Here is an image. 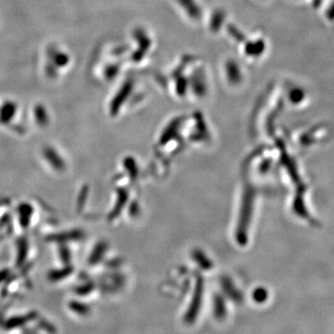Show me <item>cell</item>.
Returning <instances> with one entry per match:
<instances>
[{"label":"cell","instance_id":"5","mask_svg":"<svg viewBox=\"0 0 334 334\" xmlns=\"http://www.w3.org/2000/svg\"><path fill=\"white\" fill-rule=\"evenodd\" d=\"M26 251H27V244L22 242L20 244V250H19V256H18V260L19 262H23L25 256H26Z\"/></svg>","mask_w":334,"mask_h":334},{"label":"cell","instance_id":"3","mask_svg":"<svg viewBox=\"0 0 334 334\" xmlns=\"http://www.w3.org/2000/svg\"><path fill=\"white\" fill-rule=\"evenodd\" d=\"M33 212V209L30 205L27 204H23L19 207V214H20V220L21 224L23 227H27L31 219V214Z\"/></svg>","mask_w":334,"mask_h":334},{"label":"cell","instance_id":"2","mask_svg":"<svg viewBox=\"0 0 334 334\" xmlns=\"http://www.w3.org/2000/svg\"><path fill=\"white\" fill-rule=\"evenodd\" d=\"M82 237V231L79 230H75V231H68L64 232L61 234H56V235L51 236L50 240L51 241H56V242H68V241H74V240H79Z\"/></svg>","mask_w":334,"mask_h":334},{"label":"cell","instance_id":"6","mask_svg":"<svg viewBox=\"0 0 334 334\" xmlns=\"http://www.w3.org/2000/svg\"><path fill=\"white\" fill-rule=\"evenodd\" d=\"M61 252H63V255H64V256H62V257H61L62 260H63L64 262H68L69 259H70V253H69L68 249H66V248H63V249L61 250Z\"/></svg>","mask_w":334,"mask_h":334},{"label":"cell","instance_id":"1","mask_svg":"<svg viewBox=\"0 0 334 334\" xmlns=\"http://www.w3.org/2000/svg\"><path fill=\"white\" fill-rule=\"evenodd\" d=\"M44 156L54 169L58 171H63L65 169L64 161L52 148H46L44 150Z\"/></svg>","mask_w":334,"mask_h":334},{"label":"cell","instance_id":"4","mask_svg":"<svg viewBox=\"0 0 334 334\" xmlns=\"http://www.w3.org/2000/svg\"><path fill=\"white\" fill-rule=\"evenodd\" d=\"M71 271H72V269L67 267V268H65V269H62L61 271H60V270L54 271V272H52L51 275H49V276H50V278L53 279V280H59V279H61V278H63V277L67 276Z\"/></svg>","mask_w":334,"mask_h":334}]
</instances>
